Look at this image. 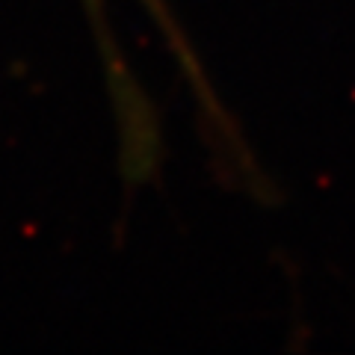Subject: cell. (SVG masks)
Instances as JSON below:
<instances>
[{
	"label": "cell",
	"instance_id": "obj_1",
	"mask_svg": "<svg viewBox=\"0 0 355 355\" xmlns=\"http://www.w3.org/2000/svg\"><path fill=\"white\" fill-rule=\"evenodd\" d=\"M142 3H146V9L151 12L154 24H157V27L166 33V36H169L175 57L181 60V65L187 69V74H190V80H193L196 89H198V101H202V104L210 110V113H214L216 128L228 130V121H225V116H222V110H219V104H216V98L210 95V89H207V83H205V77H202V71H198V65H196V60H193V51L187 48V42L181 39V33H178L175 21L169 18V9H166V3H163V0H142Z\"/></svg>",
	"mask_w": 355,
	"mask_h": 355
}]
</instances>
